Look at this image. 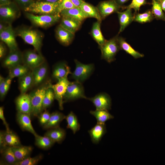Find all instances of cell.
I'll use <instances>...</instances> for the list:
<instances>
[{"mask_svg":"<svg viewBox=\"0 0 165 165\" xmlns=\"http://www.w3.org/2000/svg\"><path fill=\"white\" fill-rule=\"evenodd\" d=\"M61 1L54 3L44 1L33 2L24 10L27 12L40 15L59 13L58 8Z\"/></svg>","mask_w":165,"mask_h":165,"instance_id":"obj_1","label":"cell"},{"mask_svg":"<svg viewBox=\"0 0 165 165\" xmlns=\"http://www.w3.org/2000/svg\"><path fill=\"white\" fill-rule=\"evenodd\" d=\"M17 35L27 43L32 45L35 50L41 54L42 36L38 31L28 28H22L17 31Z\"/></svg>","mask_w":165,"mask_h":165,"instance_id":"obj_2","label":"cell"},{"mask_svg":"<svg viewBox=\"0 0 165 165\" xmlns=\"http://www.w3.org/2000/svg\"><path fill=\"white\" fill-rule=\"evenodd\" d=\"M50 82L44 84L31 92L29 94L31 99L32 111L31 115L38 116L43 111L42 104L43 98Z\"/></svg>","mask_w":165,"mask_h":165,"instance_id":"obj_3","label":"cell"},{"mask_svg":"<svg viewBox=\"0 0 165 165\" xmlns=\"http://www.w3.org/2000/svg\"><path fill=\"white\" fill-rule=\"evenodd\" d=\"M116 35L110 39L107 40L99 47L101 52V59L110 63L115 60L117 53L121 50Z\"/></svg>","mask_w":165,"mask_h":165,"instance_id":"obj_4","label":"cell"},{"mask_svg":"<svg viewBox=\"0 0 165 165\" xmlns=\"http://www.w3.org/2000/svg\"><path fill=\"white\" fill-rule=\"evenodd\" d=\"M25 13L27 18L33 24L42 28L48 27L55 24L59 20L61 16L60 13L39 15L27 12Z\"/></svg>","mask_w":165,"mask_h":165,"instance_id":"obj_5","label":"cell"},{"mask_svg":"<svg viewBox=\"0 0 165 165\" xmlns=\"http://www.w3.org/2000/svg\"><path fill=\"white\" fill-rule=\"evenodd\" d=\"M75 70L71 73V78L75 81L82 83L91 75L94 70L93 64H83L76 59Z\"/></svg>","mask_w":165,"mask_h":165,"instance_id":"obj_6","label":"cell"},{"mask_svg":"<svg viewBox=\"0 0 165 165\" xmlns=\"http://www.w3.org/2000/svg\"><path fill=\"white\" fill-rule=\"evenodd\" d=\"M85 95L84 88L82 83L77 81L71 82L67 87L64 98V102L79 99H87Z\"/></svg>","mask_w":165,"mask_h":165,"instance_id":"obj_7","label":"cell"},{"mask_svg":"<svg viewBox=\"0 0 165 165\" xmlns=\"http://www.w3.org/2000/svg\"><path fill=\"white\" fill-rule=\"evenodd\" d=\"M71 82L68 80L67 76L59 79L55 84H50V86L54 91L55 99L57 101L61 110L63 109L64 97Z\"/></svg>","mask_w":165,"mask_h":165,"instance_id":"obj_8","label":"cell"},{"mask_svg":"<svg viewBox=\"0 0 165 165\" xmlns=\"http://www.w3.org/2000/svg\"><path fill=\"white\" fill-rule=\"evenodd\" d=\"M23 64L31 70L45 61L41 54L32 50H27L23 54Z\"/></svg>","mask_w":165,"mask_h":165,"instance_id":"obj_9","label":"cell"},{"mask_svg":"<svg viewBox=\"0 0 165 165\" xmlns=\"http://www.w3.org/2000/svg\"><path fill=\"white\" fill-rule=\"evenodd\" d=\"M15 35V32L10 24L0 32V40L6 45L9 52L18 49Z\"/></svg>","mask_w":165,"mask_h":165,"instance_id":"obj_10","label":"cell"},{"mask_svg":"<svg viewBox=\"0 0 165 165\" xmlns=\"http://www.w3.org/2000/svg\"><path fill=\"white\" fill-rule=\"evenodd\" d=\"M86 99L93 103L96 107V110H108L111 109V99L110 96L105 93H99L93 97H87Z\"/></svg>","mask_w":165,"mask_h":165,"instance_id":"obj_11","label":"cell"},{"mask_svg":"<svg viewBox=\"0 0 165 165\" xmlns=\"http://www.w3.org/2000/svg\"><path fill=\"white\" fill-rule=\"evenodd\" d=\"M19 14L18 10L9 4L0 6L1 21L10 24L19 16Z\"/></svg>","mask_w":165,"mask_h":165,"instance_id":"obj_12","label":"cell"},{"mask_svg":"<svg viewBox=\"0 0 165 165\" xmlns=\"http://www.w3.org/2000/svg\"><path fill=\"white\" fill-rule=\"evenodd\" d=\"M15 103L18 112L31 115L32 106L29 94H21L16 98Z\"/></svg>","mask_w":165,"mask_h":165,"instance_id":"obj_13","label":"cell"},{"mask_svg":"<svg viewBox=\"0 0 165 165\" xmlns=\"http://www.w3.org/2000/svg\"><path fill=\"white\" fill-rule=\"evenodd\" d=\"M121 7L114 0H109L100 2L97 8L103 19L112 14L117 13Z\"/></svg>","mask_w":165,"mask_h":165,"instance_id":"obj_14","label":"cell"},{"mask_svg":"<svg viewBox=\"0 0 165 165\" xmlns=\"http://www.w3.org/2000/svg\"><path fill=\"white\" fill-rule=\"evenodd\" d=\"M23 64V53L18 49L9 52L3 60L2 66L9 69L20 64Z\"/></svg>","mask_w":165,"mask_h":165,"instance_id":"obj_15","label":"cell"},{"mask_svg":"<svg viewBox=\"0 0 165 165\" xmlns=\"http://www.w3.org/2000/svg\"><path fill=\"white\" fill-rule=\"evenodd\" d=\"M48 69L47 64L45 61L31 70L34 86H38L44 82L48 75Z\"/></svg>","mask_w":165,"mask_h":165,"instance_id":"obj_16","label":"cell"},{"mask_svg":"<svg viewBox=\"0 0 165 165\" xmlns=\"http://www.w3.org/2000/svg\"><path fill=\"white\" fill-rule=\"evenodd\" d=\"M70 68L65 61H61L54 65L52 73V78L57 81L71 74Z\"/></svg>","mask_w":165,"mask_h":165,"instance_id":"obj_17","label":"cell"},{"mask_svg":"<svg viewBox=\"0 0 165 165\" xmlns=\"http://www.w3.org/2000/svg\"><path fill=\"white\" fill-rule=\"evenodd\" d=\"M118 16L120 25L119 34L123 32L125 28L134 21V15L132 9L129 8L123 12H118Z\"/></svg>","mask_w":165,"mask_h":165,"instance_id":"obj_18","label":"cell"},{"mask_svg":"<svg viewBox=\"0 0 165 165\" xmlns=\"http://www.w3.org/2000/svg\"><path fill=\"white\" fill-rule=\"evenodd\" d=\"M30 116L27 114L17 112L16 120L19 125L23 130L30 132L35 137L38 134L32 125Z\"/></svg>","mask_w":165,"mask_h":165,"instance_id":"obj_19","label":"cell"},{"mask_svg":"<svg viewBox=\"0 0 165 165\" xmlns=\"http://www.w3.org/2000/svg\"><path fill=\"white\" fill-rule=\"evenodd\" d=\"M106 131L105 123H97L93 127L89 130L88 132L92 142L94 144H97Z\"/></svg>","mask_w":165,"mask_h":165,"instance_id":"obj_20","label":"cell"},{"mask_svg":"<svg viewBox=\"0 0 165 165\" xmlns=\"http://www.w3.org/2000/svg\"><path fill=\"white\" fill-rule=\"evenodd\" d=\"M62 17H68L77 20L81 22L87 18L80 7H75L64 10L60 13Z\"/></svg>","mask_w":165,"mask_h":165,"instance_id":"obj_21","label":"cell"},{"mask_svg":"<svg viewBox=\"0 0 165 165\" xmlns=\"http://www.w3.org/2000/svg\"><path fill=\"white\" fill-rule=\"evenodd\" d=\"M56 35L58 41L64 46L69 45L74 36L73 34L59 26L56 30Z\"/></svg>","mask_w":165,"mask_h":165,"instance_id":"obj_22","label":"cell"},{"mask_svg":"<svg viewBox=\"0 0 165 165\" xmlns=\"http://www.w3.org/2000/svg\"><path fill=\"white\" fill-rule=\"evenodd\" d=\"M19 87L21 94L26 93L34 82L31 70L27 74L18 78Z\"/></svg>","mask_w":165,"mask_h":165,"instance_id":"obj_23","label":"cell"},{"mask_svg":"<svg viewBox=\"0 0 165 165\" xmlns=\"http://www.w3.org/2000/svg\"><path fill=\"white\" fill-rule=\"evenodd\" d=\"M82 22L68 17H62L60 26L69 31L75 34L80 26Z\"/></svg>","mask_w":165,"mask_h":165,"instance_id":"obj_24","label":"cell"},{"mask_svg":"<svg viewBox=\"0 0 165 165\" xmlns=\"http://www.w3.org/2000/svg\"><path fill=\"white\" fill-rule=\"evenodd\" d=\"M66 116L62 113L55 111L51 114L48 122L43 126L44 129H50L59 127L60 123L65 119Z\"/></svg>","mask_w":165,"mask_h":165,"instance_id":"obj_25","label":"cell"},{"mask_svg":"<svg viewBox=\"0 0 165 165\" xmlns=\"http://www.w3.org/2000/svg\"><path fill=\"white\" fill-rule=\"evenodd\" d=\"M117 40L121 49L130 55L135 59H138L144 57V55L135 50L125 40V38L122 37H117Z\"/></svg>","mask_w":165,"mask_h":165,"instance_id":"obj_26","label":"cell"},{"mask_svg":"<svg viewBox=\"0 0 165 165\" xmlns=\"http://www.w3.org/2000/svg\"><path fill=\"white\" fill-rule=\"evenodd\" d=\"M64 130L60 127L50 129L44 134L51 139L55 142L60 143L64 139L66 136Z\"/></svg>","mask_w":165,"mask_h":165,"instance_id":"obj_27","label":"cell"},{"mask_svg":"<svg viewBox=\"0 0 165 165\" xmlns=\"http://www.w3.org/2000/svg\"><path fill=\"white\" fill-rule=\"evenodd\" d=\"M80 8L88 17H93L101 22L102 19L97 8L84 1Z\"/></svg>","mask_w":165,"mask_h":165,"instance_id":"obj_28","label":"cell"},{"mask_svg":"<svg viewBox=\"0 0 165 165\" xmlns=\"http://www.w3.org/2000/svg\"><path fill=\"white\" fill-rule=\"evenodd\" d=\"M12 148L18 161L23 160L30 156L32 150L31 146L22 145L12 147Z\"/></svg>","mask_w":165,"mask_h":165,"instance_id":"obj_29","label":"cell"},{"mask_svg":"<svg viewBox=\"0 0 165 165\" xmlns=\"http://www.w3.org/2000/svg\"><path fill=\"white\" fill-rule=\"evenodd\" d=\"M101 22L97 20L94 22L91 31L92 37L98 44L99 47L103 45L106 41L103 36L101 31Z\"/></svg>","mask_w":165,"mask_h":165,"instance_id":"obj_30","label":"cell"},{"mask_svg":"<svg viewBox=\"0 0 165 165\" xmlns=\"http://www.w3.org/2000/svg\"><path fill=\"white\" fill-rule=\"evenodd\" d=\"M31 71L28 67L22 64L9 69L8 76L12 79L15 77L19 78Z\"/></svg>","mask_w":165,"mask_h":165,"instance_id":"obj_31","label":"cell"},{"mask_svg":"<svg viewBox=\"0 0 165 165\" xmlns=\"http://www.w3.org/2000/svg\"><path fill=\"white\" fill-rule=\"evenodd\" d=\"M65 119L67 123V128L70 129L74 134L79 130L80 125L76 116L73 112H71L66 116Z\"/></svg>","mask_w":165,"mask_h":165,"instance_id":"obj_32","label":"cell"},{"mask_svg":"<svg viewBox=\"0 0 165 165\" xmlns=\"http://www.w3.org/2000/svg\"><path fill=\"white\" fill-rule=\"evenodd\" d=\"M90 113L95 117L97 123H105L107 121L114 118L107 110H96L90 111Z\"/></svg>","mask_w":165,"mask_h":165,"instance_id":"obj_33","label":"cell"},{"mask_svg":"<svg viewBox=\"0 0 165 165\" xmlns=\"http://www.w3.org/2000/svg\"><path fill=\"white\" fill-rule=\"evenodd\" d=\"M1 153L5 163L6 164L14 165L18 162L13 151L12 147L7 146Z\"/></svg>","mask_w":165,"mask_h":165,"instance_id":"obj_34","label":"cell"},{"mask_svg":"<svg viewBox=\"0 0 165 165\" xmlns=\"http://www.w3.org/2000/svg\"><path fill=\"white\" fill-rule=\"evenodd\" d=\"M35 137V145L38 147L44 149L50 148L55 143L49 137L38 135Z\"/></svg>","mask_w":165,"mask_h":165,"instance_id":"obj_35","label":"cell"},{"mask_svg":"<svg viewBox=\"0 0 165 165\" xmlns=\"http://www.w3.org/2000/svg\"><path fill=\"white\" fill-rule=\"evenodd\" d=\"M12 79L9 76L6 78L0 76V98L1 100L4 99L9 89Z\"/></svg>","mask_w":165,"mask_h":165,"instance_id":"obj_36","label":"cell"},{"mask_svg":"<svg viewBox=\"0 0 165 165\" xmlns=\"http://www.w3.org/2000/svg\"><path fill=\"white\" fill-rule=\"evenodd\" d=\"M4 138L8 146L14 147L21 145L19 137L11 131L9 132H5Z\"/></svg>","mask_w":165,"mask_h":165,"instance_id":"obj_37","label":"cell"},{"mask_svg":"<svg viewBox=\"0 0 165 165\" xmlns=\"http://www.w3.org/2000/svg\"><path fill=\"white\" fill-rule=\"evenodd\" d=\"M155 18L151 10H148L143 13H136L134 15V21L144 24L151 22Z\"/></svg>","mask_w":165,"mask_h":165,"instance_id":"obj_38","label":"cell"},{"mask_svg":"<svg viewBox=\"0 0 165 165\" xmlns=\"http://www.w3.org/2000/svg\"><path fill=\"white\" fill-rule=\"evenodd\" d=\"M151 11L155 18L157 20L165 21V14L162 9L160 3L152 0Z\"/></svg>","mask_w":165,"mask_h":165,"instance_id":"obj_39","label":"cell"},{"mask_svg":"<svg viewBox=\"0 0 165 165\" xmlns=\"http://www.w3.org/2000/svg\"><path fill=\"white\" fill-rule=\"evenodd\" d=\"M50 85L46 90L43 98L42 104L43 110H45L49 107L53 102L54 99H55L53 90L50 86Z\"/></svg>","mask_w":165,"mask_h":165,"instance_id":"obj_40","label":"cell"},{"mask_svg":"<svg viewBox=\"0 0 165 165\" xmlns=\"http://www.w3.org/2000/svg\"><path fill=\"white\" fill-rule=\"evenodd\" d=\"M42 156L38 155L33 157L29 156L25 159L17 162L14 165H35L37 164L42 159Z\"/></svg>","mask_w":165,"mask_h":165,"instance_id":"obj_41","label":"cell"},{"mask_svg":"<svg viewBox=\"0 0 165 165\" xmlns=\"http://www.w3.org/2000/svg\"><path fill=\"white\" fill-rule=\"evenodd\" d=\"M147 4L146 0H132L131 3L126 7V9H134L135 12L139 11L140 7Z\"/></svg>","mask_w":165,"mask_h":165,"instance_id":"obj_42","label":"cell"},{"mask_svg":"<svg viewBox=\"0 0 165 165\" xmlns=\"http://www.w3.org/2000/svg\"><path fill=\"white\" fill-rule=\"evenodd\" d=\"M75 7L72 2L71 0H61L58 7V12H60L65 9H71Z\"/></svg>","mask_w":165,"mask_h":165,"instance_id":"obj_43","label":"cell"},{"mask_svg":"<svg viewBox=\"0 0 165 165\" xmlns=\"http://www.w3.org/2000/svg\"><path fill=\"white\" fill-rule=\"evenodd\" d=\"M51 114L47 110L41 113L39 116V121L41 125L43 126L49 121Z\"/></svg>","mask_w":165,"mask_h":165,"instance_id":"obj_44","label":"cell"},{"mask_svg":"<svg viewBox=\"0 0 165 165\" xmlns=\"http://www.w3.org/2000/svg\"><path fill=\"white\" fill-rule=\"evenodd\" d=\"M4 132L0 131V152L8 146L7 145L4 138Z\"/></svg>","mask_w":165,"mask_h":165,"instance_id":"obj_45","label":"cell"},{"mask_svg":"<svg viewBox=\"0 0 165 165\" xmlns=\"http://www.w3.org/2000/svg\"><path fill=\"white\" fill-rule=\"evenodd\" d=\"M0 118L2 121L3 124L6 127V131L8 132L11 131V130L9 128V125L6 120L4 115V108L2 106L0 107Z\"/></svg>","mask_w":165,"mask_h":165,"instance_id":"obj_46","label":"cell"},{"mask_svg":"<svg viewBox=\"0 0 165 165\" xmlns=\"http://www.w3.org/2000/svg\"><path fill=\"white\" fill-rule=\"evenodd\" d=\"M16 1L24 7V9L34 2L32 0H16Z\"/></svg>","mask_w":165,"mask_h":165,"instance_id":"obj_47","label":"cell"},{"mask_svg":"<svg viewBox=\"0 0 165 165\" xmlns=\"http://www.w3.org/2000/svg\"><path fill=\"white\" fill-rule=\"evenodd\" d=\"M6 48L2 42L0 43V58H2L5 55L6 53Z\"/></svg>","mask_w":165,"mask_h":165,"instance_id":"obj_48","label":"cell"},{"mask_svg":"<svg viewBox=\"0 0 165 165\" xmlns=\"http://www.w3.org/2000/svg\"><path fill=\"white\" fill-rule=\"evenodd\" d=\"M74 5L76 7H80L83 1L82 0H71Z\"/></svg>","mask_w":165,"mask_h":165,"instance_id":"obj_49","label":"cell"},{"mask_svg":"<svg viewBox=\"0 0 165 165\" xmlns=\"http://www.w3.org/2000/svg\"><path fill=\"white\" fill-rule=\"evenodd\" d=\"M7 23L3 22L1 21L0 24V32L4 30L9 25V24H6Z\"/></svg>","mask_w":165,"mask_h":165,"instance_id":"obj_50","label":"cell"},{"mask_svg":"<svg viewBox=\"0 0 165 165\" xmlns=\"http://www.w3.org/2000/svg\"><path fill=\"white\" fill-rule=\"evenodd\" d=\"M119 6H122L124 4L129 0H114Z\"/></svg>","mask_w":165,"mask_h":165,"instance_id":"obj_51","label":"cell"},{"mask_svg":"<svg viewBox=\"0 0 165 165\" xmlns=\"http://www.w3.org/2000/svg\"><path fill=\"white\" fill-rule=\"evenodd\" d=\"M0 6L9 4V0H0Z\"/></svg>","mask_w":165,"mask_h":165,"instance_id":"obj_52","label":"cell"},{"mask_svg":"<svg viewBox=\"0 0 165 165\" xmlns=\"http://www.w3.org/2000/svg\"><path fill=\"white\" fill-rule=\"evenodd\" d=\"M161 7L163 11L165 12V0H164L160 3Z\"/></svg>","mask_w":165,"mask_h":165,"instance_id":"obj_53","label":"cell"},{"mask_svg":"<svg viewBox=\"0 0 165 165\" xmlns=\"http://www.w3.org/2000/svg\"><path fill=\"white\" fill-rule=\"evenodd\" d=\"M44 1L47 2H50L54 3L58 2L59 0H43Z\"/></svg>","mask_w":165,"mask_h":165,"instance_id":"obj_54","label":"cell"},{"mask_svg":"<svg viewBox=\"0 0 165 165\" xmlns=\"http://www.w3.org/2000/svg\"><path fill=\"white\" fill-rule=\"evenodd\" d=\"M156 1L160 3H161L162 1H163L164 0H155Z\"/></svg>","mask_w":165,"mask_h":165,"instance_id":"obj_55","label":"cell"}]
</instances>
